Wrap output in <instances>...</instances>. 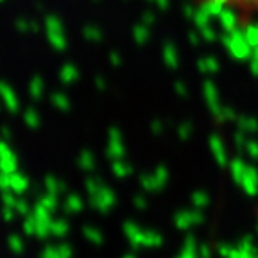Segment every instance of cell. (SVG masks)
Returning a JSON list of instances; mask_svg holds the SVG:
<instances>
[{"label": "cell", "mask_w": 258, "mask_h": 258, "mask_svg": "<svg viewBox=\"0 0 258 258\" xmlns=\"http://www.w3.org/2000/svg\"><path fill=\"white\" fill-rule=\"evenodd\" d=\"M203 2L206 6L215 7L242 22L258 18V0H203Z\"/></svg>", "instance_id": "obj_1"}]
</instances>
